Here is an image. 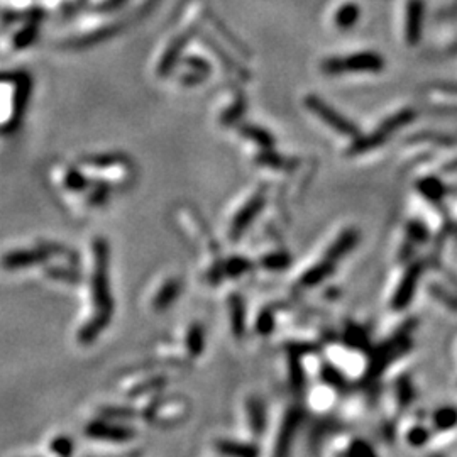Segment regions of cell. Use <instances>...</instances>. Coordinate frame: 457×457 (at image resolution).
Instances as JSON below:
<instances>
[{
	"label": "cell",
	"instance_id": "7c38bea8",
	"mask_svg": "<svg viewBox=\"0 0 457 457\" xmlns=\"http://www.w3.org/2000/svg\"><path fill=\"white\" fill-rule=\"evenodd\" d=\"M357 21H359V7L356 3H346V6L339 7L336 13V24L341 29H349Z\"/></svg>",
	"mask_w": 457,
	"mask_h": 457
},
{
	"label": "cell",
	"instance_id": "7a4b0ae2",
	"mask_svg": "<svg viewBox=\"0 0 457 457\" xmlns=\"http://www.w3.org/2000/svg\"><path fill=\"white\" fill-rule=\"evenodd\" d=\"M385 68V60L378 53L362 51L348 58H329L322 63V70L327 75L342 73H378Z\"/></svg>",
	"mask_w": 457,
	"mask_h": 457
},
{
	"label": "cell",
	"instance_id": "ffe728a7",
	"mask_svg": "<svg viewBox=\"0 0 457 457\" xmlns=\"http://www.w3.org/2000/svg\"><path fill=\"white\" fill-rule=\"evenodd\" d=\"M348 342L353 346H357V348H364L368 344V337H366V334L362 332L359 327H350L348 330Z\"/></svg>",
	"mask_w": 457,
	"mask_h": 457
},
{
	"label": "cell",
	"instance_id": "4fadbf2b",
	"mask_svg": "<svg viewBox=\"0 0 457 457\" xmlns=\"http://www.w3.org/2000/svg\"><path fill=\"white\" fill-rule=\"evenodd\" d=\"M431 435L432 433L427 427H424V425H415V427H412L408 431L407 440L412 447H424V445L428 444V440H431Z\"/></svg>",
	"mask_w": 457,
	"mask_h": 457
},
{
	"label": "cell",
	"instance_id": "6da1fadb",
	"mask_svg": "<svg viewBox=\"0 0 457 457\" xmlns=\"http://www.w3.org/2000/svg\"><path fill=\"white\" fill-rule=\"evenodd\" d=\"M93 254H95V268H93L92 279V297L97 307V315L92 322L84 329L82 339L86 342L104 329L109 322L110 312H112V298L109 293V278H107V244L98 239L93 244Z\"/></svg>",
	"mask_w": 457,
	"mask_h": 457
},
{
	"label": "cell",
	"instance_id": "e0dca14e",
	"mask_svg": "<svg viewBox=\"0 0 457 457\" xmlns=\"http://www.w3.org/2000/svg\"><path fill=\"white\" fill-rule=\"evenodd\" d=\"M242 134H246L247 137H251V139L256 141V143L261 144L263 148H268V146H271V137L268 136L265 131H261V129L246 127V129H242Z\"/></svg>",
	"mask_w": 457,
	"mask_h": 457
},
{
	"label": "cell",
	"instance_id": "5b68a950",
	"mask_svg": "<svg viewBox=\"0 0 457 457\" xmlns=\"http://www.w3.org/2000/svg\"><path fill=\"white\" fill-rule=\"evenodd\" d=\"M421 268L424 266H421L420 263H415V265H412L408 268L407 273H405V277L401 278L400 285H398V288L395 291V295H393V300H392V307L395 310H403L410 305L413 295H415L417 285H419Z\"/></svg>",
	"mask_w": 457,
	"mask_h": 457
},
{
	"label": "cell",
	"instance_id": "44dd1931",
	"mask_svg": "<svg viewBox=\"0 0 457 457\" xmlns=\"http://www.w3.org/2000/svg\"><path fill=\"white\" fill-rule=\"evenodd\" d=\"M350 457H378L374 454L371 445H368L362 440H357V442L353 444L350 447Z\"/></svg>",
	"mask_w": 457,
	"mask_h": 457
},
{
	"label": "cell",
	"instance_id": "9a60e30c",
	"mask_svg": "<svg viewBox=\"0 0 457 457\" xmlns=\"http://www.w3.org/2000/svg\"><path fill=\"white\" fill-rule=\"evenodd\" d=\"M431 293L435 298H439V300L442 302L444 305H447L449 309L457 310V297H456V295H452L451 291H447L445 288H442V286L432 285L431 286Z\"/></svg>",
	"mask_w": 457,
	"mask_h": 457
},
{
	"label": "cell",
	"instance_id": "ba28073f",
	"mask_svg": "<svg viewBox=\"0 0 457 457\" xmlns=\"http://www.w3.org/2000/svg\"><path fill=\"white\" fill-rule=\"evenodd\" d=\"M357 239H359V235H357V232L353 231V228H350V231L342 232V234L339 235L337 241L329 247V251H327V254H325L327 261H330L336 265L337 259H341L342 256L348 254L349 251L356 246Z\"/></svg>",
	"mask_w": 457,
	"mask_h": 457
},
{
	"label": "cell",
	"instance_id": "cb8c5ba5",
	"mask_svg": "<svg viewBox=\"0 0 457 457\" xmlns=\"http://www.w3.org/2000/svg\"><path fill=\"white\" fill-rule=\"evenodd\" d=\"M408 234L410 238L417 239V241H427V228H425L419 222H412L408 226Z\"/></svg>",
	"mask_w": 457,
	"mask_h": 457
},
{
	"label": "cell",
	"instance_id": "3957f363",
	"mask_svg": "<svg viewBox=\"0 0 457 457\" xmlns=\"http://www.w3.org/2000/svg\"><path fill=\"white\" fill-rule=\"evenodd\" d=\"M413 119H415V110L412 109H405L401 112L395 114V116L388 117L376 131L369 134V136L362 137V139H356L353 144H350L349 153L350 155H361V153L368 151V149L378 148L380 144H383L385 141H388V137L392 134H395L396 131H400L401 127L410 124Z\"/></svg>",
	"mask_w": 457,
	"mask_h": 457
},
{
	"label": "cell",
	"instance_id": "9c48e42d",
	"mask_svg": "<svg viewBox=\"0 0 457 457\" xmlns=\"http://www.w3.org/2000/svg\"><path fill=\"white\" fill-rule=\"evenodd\" d=\"M432 427L437 432H449L457 427V408L456 407H440L433 412Z\"/></svg>",
	"mask_w": 457,
	"mask_h": 457
},
{
	"label": "cell",
	"instance_id": "603a6c76",
	"mask_svg": "<svg viewBox=\"0 0 457 457\" xmlns=\"http://www.w3.org/2000/svg\"><path fill=\"white\" fill-rule=\"evenodd\" d=\"M249 268V263L244 261V259H231L226 265V271L228 277H238L242 271H246Z\"/></svg>",
	"mask_w": 457,
	"mask_h": 457
},
{
	"label": "cell",
	"instance_id": "d6986e66",
	"mask_svg": "<svg viewBox=\"0 0 457 457\" xmlns=\"http://www.w3.org/2000/svg\"><path fill=\"white\" fill-rule=\"evenodd\" d=\"M232 320H234L235 332L242 330V302L241 298H232Z\"/></svg>",
	"mask_w": 457,
	"mask_h": 457
},
{
	"label": "cell",
	"instance_id": "8992f818",
	"mask_svg": "<svg viewBox=\"0 0 457 457\" xmlns=\"http://www.w3.org/2000/svg\"><path fill=\"white\" fill-rule=\"evenodd\" d=\"M421 22H424V3L421 0H408L405 13V36L408 45H417L420 41Z\"/></svg>",
	"mask_w": 457,
	"mask_h": 457
},
{
	"label": "cell",
	"instance_id": "ac0fdd59",
	"mask_svg": "<svg viewBox=\"0 0 457 457\" xmlns=\"http://www.w3.org/2000/svg\"><path fill=\"white\" fill-rule=\"evenodd\" d=\"M263 265L266 268H271V270H279V268L290 265V258L286 254H271L263 259Z\"/></svg>",
	"mask_w": 457,
	"mask_h": 457
},
{
	"label": "cell",
	"instance_id": "30bf717a",
	"mask_svg": "<svg viewBox=\"0 0 457 457\" xmlns=\"http://www.w3.org/2000/svg\"><path fill=\"white\" fill-rule=\"evenodd\" d=\"M334 263L327 261L324 258L322 259V263H318L317 266H313L312 270H309L305 273V277L302 279V285L303 286H313L317 285V283H320L322 279H325L327 277H330V273L334 271Z\"/></svg>",
	"mask_w": 457,
	"mask_h": 457
},
{
	"label": "cell",
	"instance_id": "2e32d148",
	"mask_svg": "<svg viewBox=\"0 0 457 457\" xmlns=\"http://www.w3.org/2000/svg\"><path fill=\"white\" fill-rule=\"evenodd\" d=\"M396 392H398V398H400L401 405H408L413 401V388L412 383L407 380V378H400L396 383Z\"/></svg>",
	"mask_w": 457,
	"mask_h": 457
},
{
	"label": "cell",
	"instance_id": "7402d4cb",
	"mask_svg": "<svg viewBox=\"0 0 457 457\" xmlns=\"http://www.w3.org/2000/svg\"><path fill=\"white\" fill-rule=\"evenodd\" d=\"M202 341H203L202 329H200L199 325L192 327L190 336H188V348H190L192 353H199L200 348H202Z\"/></svg>",
	"mask_w": 457,
	"mask_h": 457
},
{
	"label": "cell",
	"instance_id": "277c9868",
	"mask_svg": "<svg viewBox=\"0 0 457 457\" xmlns=\"http://www.w3.org/2000/svg\"><path fill=\"white\" fill-rule=\"evenodd\" d=\"M305 105L312 110L318 119L324 121L327 125H330L334 131L344 134V136H350V137L357 136L356 125H354L349 119H346L344 116L337 114V110H334L330 105H327L325 102H322L318 97H313V95L307 97Z\"/></svg>",
	"mask_w": 457,
	"mask_h": 457
},
{
	"label": "cell",
	"instance_id": "8fae6325",
	"mask_svg": "<svg viewBox=\"0 0 457 457\" xmlns=\"http://www.w3.org/2000/svg\"><path fill=\"white\" fill-rule=\"evenodd\" d=\"M419 190L421 195L433 203H440L445 196V187L435 178H425L419 183Z\"/></svg>",
	"mask_w": 457,
	"mask_h": 457
},
{
	"label": "cell",
	"instance_id": "5bb4252c",
	"mask_svg": "<svg viewBox=\"0 0 457 457\" xmlns=\"http://www.w3.org/2000/svg\"><path fill=\"white\" fill-rule=\"evenodd\" d=\"M176 295H178V283L176 281L166 283V285L161 288L160 293H157V297L155 300L156 309H164V307H168L169 303L175 300Z\"/></svg>",
	"mask_w": 457,
	"mask_h": 457
},
{
	"label": "cell",
	"instance_id": "52a82bcc",
	"mask_svg": "<svg viewBox=\"0 0 457 457\" xmlns=\"http://www.w3.org/2000/svg\"><path fill=\"white\" fill-rule=\"evenodd\" d=\"M263 202H265V196L256 195L254 199L249 202V205H246V207H244L242 210L239 212L238 217H235L234 224H232V228H231V238L232 239H238L239 235H241V232L247 227V224L253 220V217L258 214L259 208L263 207Z\"/></svg>",
	"mask_w": 457,
	"mask_h": 457
}]
</instances>
